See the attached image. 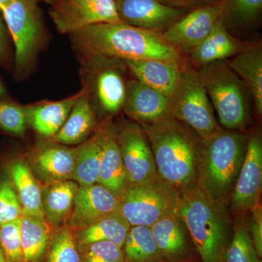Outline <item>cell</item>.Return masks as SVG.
<instances>
[{"label": "cell", "instance_id": "10", "mask_svg": "<svg viewBox=\"0 0 262 262\" xmlns=\"http://www.w3.org/2000/svg\"><path fill=\"white\" fill-rule=\"evenodd\" d=\"M225 10L224 0L200 7L169 26L162 37L176 49L190 52L208 37L215 24L225 19Z\"/></svg>", "mask_w": 262, "mask_h": 262}, {"label": "cell", "instance_id": "23", "mask_svg": "<svg viewBox=\"0 0 262 262\" xmlns=\"http://www.w3.org/2000/svg\"><path fill=\"white\" fill-rule=\"evenodd\" d=\"M243 50L242 43L229 34L225 19L218 22L208 37L190 51L191 58L203 66L224 61Z\"/></svg>", "mask_w": 262, "mask_h": 262}, {"label": "cell", "instance_id": "28", "mask_svg": "<svg viewBox=\"0 0 262 262\" xmlns=\"http://www.w3.org/2000/svg\"><path fill=\"white\" fill-rule=\"evenodd\" d=\"M75 167L73 180L77 182L80 187L97 184L101 151L96 133L92 137L75 148Z\"/></svg>", "mask_w": 262, "mask_h": 262}, {"label": "cell", "instance_id": "41", "mask_svg": "<svg viewBox=\"0 0 262 262\" xmlns=\"http://www.w3.org/2000/svg\"><path fill=\"white\" fill-rule=\"evenodd\" d=\"M0 99H8V92L1 79H0Z\"/></svg>", "mask_w": 262, "mask_h": 262}, {"label": "cell", "instance_id": "7", "mask_svg": "<svg viewBox=\"0 0 262 262\" xmlns=\"http://www.w3.org/2000/svg\"><path fill=\"white\" fill-rule=\"evenodd\" d=\"M15 46L17 76L28 72L44 42L42 15L37 0H15L2 11Z\"/></svg>", "mask_w": 262, "mask_h": 262}, {"label": "cell", "instance_id": "35", "mask_svg": "<svg viewBox=\"0 0 262 262\" xmlns=\"http://www.w3.org/2000/svg\"><path fill=\"white\" fill-rule=\"evenodd\" d=\"M22 208L10 178L0 181V226L18 220Z\"/></svg>", "mask_w": 262, "mask_h": 262}, {"label": "cell", "instance_id": "11", "mask_svg": "<svg viewBox=\"0 0 262 262\" xmlns=\"http://www.w3.org/2000/svg\"><path fill=\"white\" fill-rule=\"evenodd\" d=\"M117 139L128 184H139L158 177L149 140L139 123L120 127L117 130Z\"/></svg>", "mask_w": 262, "mask_h": 262}, {"label": "cell", "instance_id": "36", "mask_svg": "<svg viewBox=\"0 0 262 262\" xmlns=\"http://www.w3.org/2000/svg\"><path fill=\"white\" fill-rule=\"evenodd\" d=\"M225 17L239 24L253 21L261 11L262 0H224Z\"/></svg>", "mask_w": 262, "mask_h": 262}, {"label": "cell", "instance_id": "21", "mask_svg": "<svg viewBox=\"0 0 262 262\" xmlns=\"http://www.w3.org/2000/svg\"><path fill=\"white\" fill-rule=\"evenodd\" d=\"M10 163L8 176L18 196L22 213L24 215L45 218L40 182L23 160L15 159Z\"/></svg>", "mask_w": 262, "mask_h": 262}, {"label": "cell", "instance_id": "19", "mask_svg": "<svg viewBox=\"0 0 262 262\" xmlns=\"http://www.w3.org/2000/svg\"><path fill=\"white\" fill-rule=\"evenodd\" d=\"M138 81L171 98L178 88L182 72L179 66L158 60H125Z\"/></svg>", "mask_w": 262, "mask_h": 262}, {"label": "cell", "instance_id": "4", "mask_svg": "<svg viewBox=\"0 0 262 262\" xmlns=\"http://www.w3.org/2000/svg\"><path fill=\"white\" fill-rule=\"evenodd\" d=\"M179 193L178 214L203 262H225L232 237L225 206L212 201L196 185Z\"/></svg>", "mask_w": 262, "mask_h": 262}, {"label": "cell", "instance_id": "20", "mask_svg": "<svg viewBox=\"0 0 262 262\" xmlns=\"http://www.w3.org/2000/svg\"><path fill=\"white\" fill-rule=\"evenodd\" d=\"M80 185L74 180L43 183L42 204L45 218L53 227L67 225Z\"/></svg>", "mask_w": 262, "mask_h": 262}, {"label": "cell", "instance_id": "39", "mask_svg": "<svg viewBox=\"0 0 262 262\" xmlns=\"http://www.w3.org/2000/svg\"><path fill=\"white\" fill-rule=\"evenodd\" d=\"M0 11V65L3 67H8L10 63V48L8 43V31Z\"/></svg>", "mask_w": 262, "mask_h": 262}, {"label": "cell", "instance_id": "22", "mask_svg": "<svg viewBox=\"0 0 262 262\" xmlns=\"http://www.w3.org/2000/svg\"><path fill=\"white\" fill-rule=\"evenodd\" d=\"M96 125V116L89 91L83 92L76 101L67 120L58 133L51 138L62 145H75L87 140Z\"/></svg>", "mask_w": 262, "mask_h": 262}, {"label": "cell", "instance_id": "33", "mask_svg": "<svg viewBox=\"0 0 262 262\" xmlns=\"http://www.w3.org/2000/svg\"><path fill=\"white\" fill-rule=\"evenodd\" d=\"M24 106L8 99H0V133L23 136L27 129Z\"/></svg>", "mask_w": 262, "mask_h": 262}, {"label": "cell", "instance_id": "30", "mask_svg": "<svg viewBox=\"0 0 262 262\" xmlns=\"http://www.w3.org/2000/svg\"><path fill=\"white\" fill-rule=\"evenodd\" d=\"M122 248L129 262H158L162 256L149 227L144 226L130 227Z\"/></svg>", "mask_w": 262, "mask_h": 262}, {"label": "cell", "instance_id": "8", "mask_svg": "<svg viewBox=\"0 0 262 262\" xmlns=\"http://www.w3.org/2000/svg\"><path fill=\"white\" fill-rule=\"evenodd\" d=\"M171 100V115L203 140L220 130L206 89L198 72H182Z\"/></svg>", "mask_w": 262, "mask_h": 262}, {"label": "cell", "instance_id": "34", "mask_svg": "<svg viewBox=\"0 0 262 262\" xmlns=\"http://www.w3.org/2000/svg\"><path fill=\"white\" fill-rule=\"evenodd\" d=\"M0 247L6 262H24L19 220L0 226Z\"/></svg>", "mask_w": 262, "mask_h": 262}, {"label": "cell", "instance_id": "43", "mask_svg": "<svg viewBox=\"0 0 262 262\" xmlns=\"http://www.w3.org/2000/svg\"><path fill=\"white\" fill-rule=\"evenodd\" d=\"M0 262H6V260H5L4 254H3V251H2V248L0 247Z\"/></svg>", "mask_w": 262, "mask_h": 262}, {"label": "cell", "instance_id": "42", "mask_svg": "<svg viewBox=\"0 0 262 262\" xmlns=\"http://www.w3.org/2000/svg\"><path fill=\"white\" fill-rule=\"evenodd\" d=\"M15 0H0V11H3L6 7L13 3Z\"/></svg>", "mask_w": 262, "mask_h": 262}, {"label": "cell", "instance_id": "14", "mask_svg": "<svg viewBox=\"0 0 262 262\" xmlns=\"http://www.w3.org/2000/svg\"><path fill=\"white\" fill-rule=\"evenodd\" d=\"M122 108L139 125L155 123L172 117L170 98L137 80L127 84Z\"/></svg>", "mask_w": 262, "mask_h": 262}, {"label": "cell", "instance_id": "9", "mask_svg": "<svg viewBox=\"0 0 262 262\" xmlns=\"http://www.w3.org/2000/svg\"><path fill=\"white\" fill-rule=\"evenodd\" d=\"M50 13L62 34H73L95 24L122 23L115 0H58Z\"/></svg>", "mask_w": 262, "mask_h": 262}, {"label": "cell", "instance_id": "16", "mask_svg": "<svg viewBox=\"0 0 262 262\" xmlns=\"http://www.w3.org/2000/svg\"><path fill=\"white\" fill-rule=\"evenodd\" d=\"M96 133L101 151L97 184L119 198L128 185V180L117 143V129L107 122Z\"/></svg>", "mask_w": 262, "mask_h": 262}, {"label": "cell", "instance_id": "26", "mask_svg": "<svg viewBox=\"0 0 262 262\" xmlns=\"http://www.w3.org/2000/svg\"><path fill=\"white\" fill-rule=\"evenodd\" d=\"M184 227L178 213L167 215L149 227L162 256L173 259L184 253L187 238Z\"/></svg>", "mask_w": 262, "mask_h": 262}, {"label": "cell", "instance_id": "2", "mask_svg": "<svg viewBox=\"0 0 262 262\" xmlns=\"http://www.w3.org/2000/svg\"><path fill=\"white\" fill-rule=\"evenodd\" d=\"M140 125L149 140L158 177L179 192L196 185L201 138L172 117Z\"/></svg>", "mask_w": 262, "mask_h": 262}, {"label": "cell", "instance_id": "25", "mask_svg": "<svg viewBox=\"0 0 262 262\" xmlns=\"http://www.w3.org/2000/svg\"><path fill=\"white\" fill-rule=\"evenodd\" d=\"M24 262H40L53 236V227L45 218L22 214L19 219Z\"/></svg>", "mask_w": 262, "mask_h": 262}, {"label": "cell", "instance_id": "15", "mask_svg": "<svg viewBox=\"0 0 262 262\" xmlns=\"http://www.w3.org/2000/svg\"><path fill=\"white\" fill-rule=\"evenodd\" d=\"M118 210L119 198L103 186L80 187L67 226L79 231Z\"/></svg>", "mask_w": 262, "mask_h": 262}, {"label": "cell", "instance_id": "27", "mask_svg": "<svg viewBox=\"0 0 262 262\" xmlns=\"http://www.w3.org/2000/svg\"><path fill=\"white\" fill-rule=\"evenodd\" d=\"M130 227L118 210L79 230L78 239L83 246L100 241H110L122 248Z\"/></svg>", "mask_w": 262, "mask_h": 262}, {"label": "cell", "instance_id": "6", "mask_svg": "<svg viewBox=\"0 0 262 262\" xmlns=\"http://www.w3.org/2000/svg\"><path fill=\"white\" fill-rule=\"evenodd\" d=\"M180 193L159 177L128 184L119 198V211L132 226L151 227L167 215L178 213Z\"/></svg>", "mask_w": 262, "mask_h": 262}, {"label": "cell", "instance_id": "24", "mask_svg": "<svg viewBox=\"0 0 262 262\" xmlns=\"http://www.w3.org/2000/svg\"><path fill=\"white\" fill-rule=\"evenodd\" d=\"M227 64L244 82L254 100L258 115L262 114V51L261 46L243 49Z\"/></svg>", "mask_w": 262, "mask_h": 262}, {"label": "cell", "instance_id": "38", "mask_svg": "<svg viewBox=\"0 0 262 262\" xmlns=\"http://www.w3.org/2000/svg\"><path fill=\"white\" fill-rule=\"evenodd\" d=\"M252 211V218L251 222V239L256 248V252L260 258L262 256V211L261 205L258 203Z\"/></svg>", "mask_w": 262, "mask_h": 262}, {"label": "cell", "instance_id": "12", "mask_svg": "<svg viewBox=\"0 0 262 262\" xmlns=\"http://www.w3.org/2000/svg\"><path fill=\"white\" fill-rule=\"evenodd\" d=\"M261 184V139L258 134H254L248 139L244 162L231 196L233 209L246 211L258 205Z\"/></svg>", "mask_w": 262, "mask_h": 262}, {"label": "cell", "instance_id": "18", "mask_svg": "<svg viewBox=\"0 0 262 262\" xmlns=\"http://www.w3.org/2000/svg\"><path fill=\"white\" fill-rule=\"evenodd\" d=\"M83 92L58 101H41L24 106L26 122L39 135L53 138L61 128L74 105Z\"/></svg>", "mask_w": 262, "mask_h": 262}, {"label": "cell", "instance_id": "5", "mask_svg": "<svg viewBox=\"0 0 262 262\" xmlns=\"http://www.w3.org/2000/svg\"><path fill=\"white\" fill-rule=\"evenodd\" d=\"M221 125L242 129L248 118L247 87L224 61L203 66L198 72Z\"/></svg>", "mask_w": 262, "mask_h": 262}, {"label": "cell", "instance_id": "3", "mask_svg": "<svg viewBox=\"0 0 262 262\" xmlns=\"http://www.w3.org/2000/svg\"><path fill=\"white\" fill-rule=\"evenodd\" d=\"M247 142L244 134L222 128L202 140L196 185L221 206L232 196Z\"/></svg>", "mask_w": 262, "mask_h": 262}, {"label": "cell", "instance_id": "17", "mask_svg": "<svg viewBox=\"0 0 262 262\" xmlns=\"http://www.w3.org/2000/svg\"><path fill=\"white\" fill-rule=\"evenodd\" d=\"M29 163L32 173L43 183L73 180L75 149L53 141L36 150Z\"/></svg>", "mask_w": 262, "mask_h": 262}, {"label": "cell", "instance_id": "44", "mask_svg": "<svg viewBox=\"0 0 262 262\" xmlns=\"http://www.w3.org/2000/svg\"><path fill=\"white\" fill-rule=\"evenodd\" d=\"M58 1V0H55V2Z\"/></svg>", "mask_w": 262, "mask_h": 262}, {"label": "cell", "instance_id": "32", "mask_svg": "<svg viewBox=\"0 0 262 262\" xmlns=\"http://www.w3.org/2000/svg\"><path fill=\"white\" fill-rule=\"evenodd\" d=\"M47 262H81L75 230L65 225L58 231L52 243Z\"/></svg>", "mask_w": 262, "mask_h": 262}, {"label": "cell", "instance_id": "29", "mask_svg": "<svg viewBox=\"0 0 262 262\" xmlns=\"http://www.w3.org/2000/svg\"><path fill=\"white\" fill-rule=\"evenodd\" d=\"M96 94L105 112L115 114L120 111L126 96V85L121 74L113 69L101 71L96 79Z\"/></svg>", "mask_w": 262, "mask_h": 262}, {"label": "cell", "instance_id": "40", "mask_svg": "<svg viewBox=\"0 0 262 262\" xmlns=\"http://www.w3.org/2000/svg\"><path fill=\"white\" fill-rule=\"evenodd\" d=\"M158 1L164 5L173 7V8L185 9V8H187V7L199 4V3H202L203 2L206 1V0H158Z\"/></svg>", "mask_w": 262, "mask_h": 262}, {"label": "cell", "instance_id": "31", "mask_svg": "<svg viewBox=\"0 0 262 262\" xmlns=\"http://www.w3.org/2000/svg\"><path fill=\"white\" fill-rule=\"evenodd\" d=\"M260 258L249 231L241 225L236 227L226 251L225 262H261Z\"/></svg>", "mask_w": 262, "mask_h": 262}, {"label": "cell", "instance_id": "37", "mask_svg": "<svg viewBox=\"0 0 262 262\" xmlns=\"http://www.w3.org/2000/svg\"><path fill=\"white\" fill-rule=\"evenodd\" d=\"M84 262H123L122 248L110 241L87 245Z\"/></svg>", "mask_w": 262, "mask_h": 262}, {"label": "cell", "instance_id": "1", "mask_svg": "<svg viewBox=\"0 0 262 262\" xmlns=\"http://www.w3.org/2000/svg\"><path fill=\"white\" fill-rule=\"evenodd\" d=\"M72 34L76 47L89 58L153 59L178 65V50L155 31L123 23L89 26Z\"/></svg>", "mask_w": 262, "mask_h": 262}, {"label": "cell", "instance_id": "13", "mask_svg": "<svg viewBox=\"0 0 262 262\" xmlns=\"http://www.w3.org/2000/svg\"><path fill=\"white\" fill-rule=\"evenodd\" d=\"M120 20L139 28L155 31L165 28L185 14V9L173 8L158 0H115Z\"/></svg>", "mask_w": 262, "mask_h": 262}]
</instances>
